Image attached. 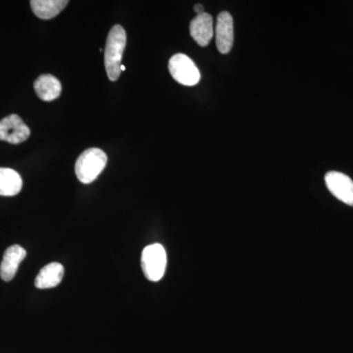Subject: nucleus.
<instances>
[{"label": "nucleus", "mask_w": 353, "mask_h": 353, "mask_svg": "<svg viewBox=\"0 0 353 353\" xmlns=\"http://www.w3.org/2000/svg\"><path fill=\"white\" fill-rule=\"evenodd\" d=\"M108 164V157L99 148H88L77 159L75 172L81 183H90L97 180Z\"/></svg>", "instance_id": "f03ea898"}, {"label": "nucleus", "mask_w": 353, "mask_h": 353, "mask_svg": "<svg viewBox=\"0 0 353 353\" xmlns=\"http://www.w3.org/2000/svg\"><path fill=\"white\" fill-rule=\"evenodd\" d=\"M64 277V267L58 262H52L44 266L34 281V285L38 289H51L57 287Z\"/></svg>", "instance_id": "9d476101"}, {"label": "nucleus", "mask_w": 353, "mask_h": 353, "mask_svg": "<svg viewBox=\"0 0 353 353\" xmlns=\"http://www.w3.org/2000/svg\"><path fill=\"white\" fill-rule=\"evenodd\" d=\"M34 88L41 101H52L61 94V83L54 76L48 74L39 76L34 83Z\"/></svg>", "instance_id": "9b49d317"}, {"label": "nucleus", "mask_w": 353, "mask_h": 353, "mask_svg": "<svg viewBox=\"0 0 353 353\" xmlns=\"http://www.w3.org/2000/svg\"><path fill=\"white\" fill-rule=\"evenodd\" d=\"M141 267L148 280L158 282L163 278L167 267V254L160 243L145 246L141 254Z\"/></svg>", "instance_id": "7ed1b4c3"}, {"label": "nucleus", "mask_w": 353, "mask_h": 353, "mask_svg": "<svg viewBox=\"0 0 353 353\" xmlns=\"http://www.w3.org/2000/svg\"><path fill=\"white\" fill-rule=\"evenodd\" d=\"M124 70H126V67L123 66L122 65V66H121V72L124 71Z\"/></svg>", "instance_id": "2eb2a0df"}, {"label": "nucleus", "mask_w": 353, "mask_h": 353, "mask_svg": "<svg viewBox=\"0 0 353 353\" xmlns=\"http://www.w3.org/2000/svg\"><path fill=\"white\" fill-rule=\"evenodd\" d=\"M68 3L67 0H32L30 2L32 12L43 20L57 17Z\"/></svg>", "instance_id": "f8f14e48"}, {"label": "nucleus", "mask_w": 353, "mask_h": 353, "mask_svg": "<svg viewBox=\"0 0 353 353\" xmlns=\"http://www.w3.org/2000/svg\"><path fill=\"white\" fill-rule=\"evenodd\" d=\"M27 252L18 245L9 246L3 254L1 265H0V277L4 282H9L15 277L19 265L25 259Z\"/></svg>", "instance_id": "6e6552de"}, {"label": "nucleus", "mask_w": 353, "mask_h": 353, "mask_svg": "<svg viewBox=\"0 0 353 353\" xmlns=\"http://www.w3.org/2000/svg\"><path fill=\"white\" fill-rule=\"evenodd\" d=\"M30 134L31 130L16 114H11L0 121V141L18 145L27 141Z\"/></svg>", "instance_id": "39448f33"}, {"label": "nucleus", "mask_w": 353, "mask_h": 353, "mask_svg": "<svg viewBox=\"0 0 353 353\" xmlns=\"http://www.w3.org/2000/svg\"><path fill=\"white\" fill-rule=\"evenodd\" d=\"M169 71L174 80L188 87L197 85L201 80V73L196 65L183 53H178L171 57Z\"/></svg>", "instance_id": "20e7f679"}, {"label": "nucleus", "mask_w": 353, "mask_h": 353, "mask_svg": "<svg viewBox=\"0 0 353 353\" xmlns=\"http://www.w3.org/2000/svg\"><path fill=\"white\" fill-rule=\"evenodd\" d=\"M327 188L334 197L353 206V181L341 172L331 171L325 176Z\"/></svg>", "instance_id": "423d86ee"}, {"label": "nucleus", "mask_w": 353, "mask_h": 353, "mask_svg": "<svg viewBox=\"0 0 353 353\" xmlns=\"http://www.w3.org/2000/svg\"><path fill=\"white\" fill-rule=\"evenodd\" d=\"M190 32L192 38L201 46H208L214 36V23L212 16L204 12L190 22Z\"/></svg>", "instance_id": "1a4fd4ad"}, {"label": "nucleus", "mask_w": 353, "mask_h": 353, "mask_svg": "<svg viewBox=\"0 0 353 353\" xmlns=\"http://www.w3.org/2000/svg\"><path fill=\"white\" fill-rule=\"evenodd\" d=\"M127 34L124 28L120 25L114 26L109 32L104 50V65L108 79L115 82L121 75V61L126 48Z\"/></svg>", "instance_id": "f257e3e1"}, {"label": "nucleus", "mask_w": 353, "mask_h": 353, "mask_svg": "<svg viewBox=\"0 0 353 353\" xmlns=\"http://www.w3.org/2000/svg\"><path fill=\"white\" fill-rule=\"evenodd\" d=\"M23 188V180L17 171L0 168V196H17Z\"/></svg>", "instance_id": "ddd939ff"}, {"label": "nucleus", "mask_w": 353, "mask_h": 353, "mask_svg": "<svg viewBox=\"0 0 353 353\" xmlns=\"http://www.w3.org/2000/svg\"><path fill=\"white\" fill-rule=\"evenodd\" d=\"M194 9L197 15H201V14L204 13V7L202 6L201 4H196V6L194 7Z\"/></svg>", "instance_id": "4468645a"}, {"label": "nucleus", "mask_w": 353, "mask_h": 353, "mask_svg": "<svg viewBox=\"0 0 353 353\" xmlns=\"http://www.w3.org/2000/svg\"><path fill=\"white\" fill-rule=\"evenodd\" d=\"M216 46L222 54L231 51L234 43V21L231 14L223 11L217 17L215 28Z\"/></svg>", "instance_id": "0eeeda50"}]
</instances>
